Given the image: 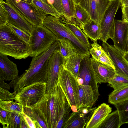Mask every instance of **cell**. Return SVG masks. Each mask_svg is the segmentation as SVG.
<instances>
[{"mask_svg":"<svg viewBox=\"0 0 128 128\" xmlns=\"http://www.w3.org/2000/svg\"><path fill=\"white\" fill-rule=\"evenodd\" d=\"M8 56L0 54V78L5 81H12L18 76V70L16 64Z\"/></svg>","mask_w":128,"mask_h":128,"instance_id":"obj_17","label":"cell"},{"mask_svg":"<svg viewBox=\"0 0 128 128\" xmlns=\"http://www.w3.org/2000/svg\"><path fill=\"white\" fill-rule=\"evenodd\" d=\"M122 7V20L128 22V7Z\"/></svg>","mask_w":128,"mask_h":128,"instance_id":"obj_44","label":"cell"},{"mask_svg":"<svg viewBox=\"0 0 128 128\" xmlns=\"http://www.w3.org/2000/svg\"><path fill=\"white\" fill-rule=\"evenodd\" d=\"M70 30L75 36L85 44L89 50L91 47L88 38L86 35L80 28L77 25L72 22L66 21L62 22Z\"/></svg>","mask_w":128,"mask_h":128,"instance_id":"obj_26","label":"cell"},{"mask_svg":"<svg viewBox=\"0 0 128 128\" xmlns=\"http://www.w3.org/2000/svg\"><path fill=\"white\" fill-rule=\"evenodd\" d=\"M74 18L76 22L75 24L81 29L91 19L86 10L79 4H76Z\"/></svg>","mask_w":128,"mask_h":128,"instance_id":"obj_29","label":"cell"},{"mask_svg":"<svg viewBox=\"0 0 128 128\" xmlns=\"http://www.w3.org/2000/svg\"><path fill=\"white\" fill-rule=\"evenodd\" d=\"M121 4L120 0H111L105 12L100 26V37L99 40L104 42L114 38L115 18Z\"/></svg>","mask_w":128,"mask_h":128,"instance_id":"obj_9","label":"cell"},{"mask_svg":"<svg viewBox=\"0 0 128 128\" xmlns=\"http://www.w3.org/2000/svg\"><path fill=\"white\" fill-rule=\"evenodd\" d=\"M6 25L8 26L13 34L24 42L28 44L30 38V35L11 24L7 23Z\"/></svg>","mask_w":128,"mask_h":128,"instance_id":"obj_36","label":"cell"},{"mask_svg":"<svg viewBox=\"0 0 128 128\" xmlns=\"http://www.w3.org/2000/svg\"><path fill=\"white\" fill-rule=\"evenodd\" d=\"M82 31L87 37L93 42H97L100 37V26L91 19L83 26Z\"/></svg>","mask_w":128,"mask_h":128,"instance_id":"obj_23","label":"cell"},{"mask_svg":"<svg viewBox=\"0 0 128 128\" xmlns=\"http://www.w3.org/2000/svg\"><path fill=\"white\" fill-rule=\"evenodd\" d=\"M76 4H79L81 0H74Z\"/></svg>","mask_w":128,"mask_h":128,"instance_id":"obj_48","label":"cell"},{"mask_svg":"<svg viewBox=\"0 0 128 128\" xmlns=\"http://www.w3.org/2000/svg\"><path fill=\"white\" fill-rule=\"evenodd\" d=\"M6 1L33 26L43 25L47 15L32 3L22 0H6Z\"/></svg>","mask_w":128,"mask_h":128,"instance_id":"obj_8","label":"cell"},{"mask_svg":"<svg viewBox=\"0 0 128 128\" xmlns=\"http://www.w3.org/2000/svg\"><path fill=\"white\" fill-rule=\"evenodd\" d=\"M25 2L30 3H32L33 0H22Z\"/></svg>","mask_w":128,"mask_h":128,"instance_id":"obj_50","label":"cell"},{"mask_svg":"<svg viewBox=\"0 0 128 128\" xmlns=\"http://www.w3.org/2000/svg\"><path fill=\"white\" fill-rule=\"evenodd\" d=\"M120 116L122 125L128 124V100L114 104Z\"/></svg>","mask_w":128,"mask_h":128,"instance_id":"obj_35","label":"cell"},{"mask_svg":"<svg viewBox=\"0 0 128 128\" xmlns=\"http://www.w3.org/2000/svg\"><path fill=\"white\" fill-rule=\"evenodd\" d=\"M58 40L60 43L59 50L65 60L74 55L81 53L69 40L62 38L58 39Z\"/></svg>","mask_w":128,"mask_h":128,"instance_id":"obj_22","label":"cell"},{"mask_svg":"<svg viewBox=\"0 0 128 128\" xmlns=\"http://www.w3.org/2000/svg\"><path fill=\"white\" fill-rule=\"evenodd\" d=\"M124 57L128 62V52H126L124 53Z\"/></svg>","mask_w":128,"mask_h":128,"instance_id":"obj_47","label":"cell"},{"mask_svg":"<svg viewBox=\"0 0 128 128\" xmlns=\"http://www.w3.org/2000/svg\"><path fill=\"white\" fill-rule=\"evenodd\" d=\"M16 95L11 93L9 90L0 88V100L5 101L15 100Z\"/></svg>","mask_w":128,"mask_h":128,"instance_id":"obj_38","label":"cell"},{"mask_svg":"<svg viewBox=\"0 0 128 128\" xmlns=\"http://www.w3.org/2000/svg\"><path fill=\"white\" fill-rule=\"evenodd\" d=\"M102 46L111 60L116 74L128 78V62L124 57V53L107 42H103Z\"/></svg>","mask_w":128,"mask_h":128,"instance_id":"obj_12","label":"cell"},{"mask_svg":"<svg viewBox=\"0 0 128 128\" xmlns=\"http://www.w3.org/2000/svg\"><path fill=\"white\" fill-rule=\"evenodd\" d=\"M128 52V38L127 40V42L126 47V52Z\"/></svg>","mask_w":128,"mask_h":128,"instance_id":"obj_49","label":"cell"},{"mask_svg":"<svg viewBox=\"0 0 128 128\" xmlns=\"http://www.w3.org/2000/svg\"><path fill=\"white\" fill-rule=\"evenodd\" d=\"M14 100L5 101L0 100V108L3 110L9 112H13L22 114L24 111L23 106Z\"/></svg>","mask_w":128,"mask_h":128,"instance_id":"obj_33","label":"cell"},{"mask_svg":"<svg viewBox=\"0 0 128 128\" xmlns=\"http://www.w3.org/2000/svg\"><path fill=\"white\" fill-rule=\"evenodd\" d=\"M47 84L36 82L24 87L18 91L15 101L24 108L32 107L40 101L46 93Z\"/></svg>","mask_w":128,"mask_h":128,"instance_id":"obj_7","label":"cell"},{"mask_svg":"<svg viewBox=\"0 0 128 128\" xmlns=\"http://www.w3.org/2000/svg\"><path fill=\"white\" fill-rule=\"evenodd\" d=\"M4 81V80L0 78V88L8 90H10L11 87L10 84L5 83Z\"/></svg>","mask_w":128,"mask_h":128,"instance_id":"obj_45","label":"cell"},{"mask_svg":"<svg viewBox=\"0 0 128 128\" xmlns=\"http://www.w3.org/2000/svg\"><path fill=\"white\" fill-rule=\"evenodd\" d=\"M79 97L80 108H92L96 102L91 86L79 84Z\"/></svg>","mask_w":128,"mask_h":128,"instance_id":"obj_20","label":"cell"},{"mask_svg":"<svg viewBox=\"0 0 128 128\" xmlns=\"http://www.w3.org/2000/svg\"><path fill=\"white\" fill-rule=\"evenodd\" d=\"M57 40L56 36L43 25L33 26L28 43L30 56L35 57L47 50Z\"/></svg>","mask_w":128,"mask_h":128,"instance_id":"obj_4","label":"cell"},{"mask_svg":"<svg viewBox=\"0 0 128 128\" xmlns=\"http://www.w3.org/2000/svg\"><path fill=\"white\" fill-rule=\"evenodd\" d=\"M111 0H81L79 4L88 12L91 19L100 25Z\"/></svg>","mask_w":128,"mask_h":128,"instance_id":"obj_13","label":"cell"},{"mask_svg":"<svg viewBox=\"0 0 128 128\" xmlns=\"http://www.w3.org/2000/svg\"><path fill=\"white\" fill-rule=\"evenodd\" d=\"M0 54L18 60L31 55L29 44L13 34L7 25L0 27Z\"/></svg>","mask_w":128,"mask_h":128,"instance_id":"obj_3","label":"cell"},{"mask_svg":"<svg viewBox=\"0 0 128 128\" xmlns=\"http://www.w3.org/2000/svg\"><path fill=\"white\" fill-rule=\"evenodd\" d=\"M24 112L32 120L36 128H48L44 118L37 109L33 107L24 108Z\"/></svg>","mask_w":128,"mask_h":128,"instance_id":"obj_25","label":"cell"},{"mask_svg":"<svg viewBox=\"0 0 128 128\" xmlns=\"http://www.w3.org/2000/svg\"><path fill=\"white\" fill-rule=\"evenodd\" d=\"M59 41H56L47 50L33 57L28 69L9 84L15 95L18 91L27 86L36 82L47 83L49 60L54 52L59 49Z\"/></svg>","mask_w":128,"mask_h":128,"instance_id":"obj_1","label":"cell"},{"mask_svg":"<svg viewBox=\"0 0 128 128\" xmlns=\"http://www.w3.org/2000/svg\"><path fill=\"white\" fill-rule=\"evenodd\" d=\"M9 112L3 110L0 108V122L3 128H8V115Z\"/></svg>","mask_w":128,"mask_h":128,"instance_id":"obj_42","label":"cell"},{"mask_svg":"<svg viewBox=\"0 0 128 128\" xmlns=\"http://www.w3.org/2000/svg\"><path fill=\"white\" fill-rule=\"evenodd\" d=\"M112 108L104 103L101 104L93 111L86 128H99L108 114L111 113Z\"/></svg>","mask_w":128,"mask_h":128,"instance_id":"obj_19","label":"cell"},{"mask_svg":"<svg viewBox=\"0 0 128 128\" xmlns=\"http://www.w3.org/2000/svg\"><path fill=\"white\" fill-rule=\"evenodd\" d=\"M32 3L46 15L50 14L58 18L61 16L47 0H33Z\"/></svg>","mask_w":128,"mask_h":128,"instance_id":"obj_27","label":"cell"},{"mask_svg":"<svg viewBox=\"0 0 128 128\" xmlns=\"http://www.w3.org/2000/svg\"><path fill=\"white\" fill-rule=\"evenodd\" d=\"M61 16H63V10L61 0H47Z\"/></svg>","mask_w":128,"mask_h":128,"instance_id":"obj_40","label":"cell"},{"mask_svg":"<svg viewBox=\"0 0 128 128\" xmlns=\"http://www.w3.org/2000/svg\"><path fill=\"white\" fill-rule=\"evenodd\" d=\"M58 84L65 95L72 112L77 111L80 108L78 80L63 67L60 75Z\"/></svg>","mask_w":128,"mask_h":128,"instance_id":"obj_5","label":"cell"},{"mask_svg":"<svg viewBox=\"0 0 128 128\" xmlns=\"http://www.w3.org/2000/svg\"><path fill=\"white\" fill-rule=\"evenodd\" d=\"M63 16L67 21L71 22L74 18L76 4L74 0H61Z\"/></svg>","mask_w":128,"mask_h":128,"instance_id":"obj_31","label":"cell"},{"mask_svg":"<svg viewBox=\"0 0 128 128\" xmlns=\"http://www.w3.org/2000/svg\"><path fill=\"white\" fill-rule=\"evenodd\" d=\"M96 60L102 63L110 66L114 68L115 69L114 66L111 60L105 51Z\"/></svg>","mask_w":128,"mask_h":128,"instance_id":"obj_41","label":"cell"},{"mask_svg":"<svg viewBox=\"0 0 128 128\" xmlns=\"http://www.w3.org/2000/svg\"><path fill=\"white\" fill-rule=\"evenodd\" d=\"M66 99L58 84L51 93L46 94L40 101L32 107L40 112L48 128H55L60 114Z\"/></svg>","mask_w":128,"mask_h":128,"instance_id":"obj_2","label":"cell"},{"mask_svg":"<svg viewBox=\"0 0 128 128\" xmlns=\"http://www.w3.org/2000/svg\"><path fill=\"white\" fill-rule=\"evenodd\" d=\"M72 110L66 99L60 114L55 128H63L64 124L70 117Z\"/></svg>","mask_w":128,"mask_h":128,"instance_id":"obj_32","label":"cell"},{"mask_svg":"<svg viewBox=\"0 0 128 128\" xmlns=\"http://www.w3.org/2000/svg\"><path fill=\"white\" fill-rule=\"evenodd\" d=\"M122 125L116 110L108 115L99 128H120Z\"/></svg>","mask_w":128,"mask_h":128,"instance_id":"obj_28","label":"cell"},{"mask_svg":"<svg viewBox=\"0 0 128 128\" xmlns=\"http://www.w3.org/2000/svg\"><path fill=\"white\" fill-rule=\"evenodd\" d=\"M43 25L54 34L58 40L62 38L68 39L81 53L90 55L89 50L87 47L75 36L59 18L52 16H47L44 21Z\"/></svg>","mask_w":128,"mask_h":128,"instance_id":"obj_6","label":"cell"},{"mask_svg":"<svg viewBox=\"0 0 128 128\" xmlns=\"http://www.w3.org/2000/svg\"><path fill=\"white\" fill-rule=\"evenodd\" d=\"M121 6L128 7V0H120Z\"/></svg>","mask_w":128,"mask_h":128,"instance_id":"obj_46","label":"cell"},{"mask_svg":"<svg viewBox=\"0 0 128 128\" xmlns=\"http://www.w3.org/2000/svg\"><path fill=\"white\" fill-rule=\"evenodd\" d=\"M84 113L81 108L73 112L65 123L63 128H84L89 121L94 111Z\"/></svg>","mask_w":128,"mask_h":128,"instance_id":"obj_18","label":"cell"},{"mask_svg":"<svg viewBox=\"0 0 128 128\" xmlns=\"http://www.w3.org/2000/svg\"><path fill=\"white\" fill-rule=\"evenodd\" d=\"M8 18L7 12L3 4L0 2V27L6 25Z\"/></svg>","mask_w":128,"mask_h":128,"instance_id":"obj_39","label":"cell"},{"mask_svg":"<svg viewBox=\"0 0 128 128\" xmlns=\"http://www.w3.org/2000/svg\"><path fill=\"white\" fill-rule=\"evenodd\" d=\"M91 47L89 50L90 54L92 56V58L96 60L105 52L102 46H100L97 42H93L91 44Z\"/></svg>","mask_w":128,"mask_h":128,"instance_id":"obj_37","label":"cell"},{"mask_svg":"<svg viewBox=\"0 0 128 128\" xmlns=\"http://www.w3.org/2000/svg\"><path fill=\"white\" fill-rule=\"evenodd\" d=\"M128 100V86L121 89L113 91L108 96V102L115 104Z\"/></svg>","mask_w":128,"mask_h":128,"instance_id":"obj_30","label":"cell"},{"mask_svg":"<svg viewBox=\"0 0 128 128\" xmlns=\"http://www.w3.org/2000/svg\"><path fill=\"white\" fill-rule=\"evenodd\" d=\"M108 86L117 90L128 86V78L116 74L112 80L108 83Z\"/></svg>","mask_w":128,"mask_h":128,"instance_id":"obj_34","label":"cell"},{"mask_svg":"<svg viewBox=\"0 0 128 128\" xmlns=\"http://www.w3.org/2000/svg\"><path fill=\"white\" fill-rule=\"evenodd\" d=\"M91 62L98 83H108L116 74L114 69L110 66L98 62L92 58Z\"/></svg>","mask_w":128,"mask_h":128,"instance_id":"obj_16","label":"cell"},{"mask_svg":"<svg viewBox=\"0 0 128 128\" xmlns=\"http://www.w3.org/2000/svg\"><path fill=\"white\" fill-rule=\"evenodd\" d=\"M128 38V22L124 20H115L114 38V46L124 53L126 52Z\"/></svg>","mask_w":128,"mask_h":128,"instance_id":"obj_15","label":"cell"},{"mask_svg":"<svg viewBox=\"0 0 128 128\" xmlns=\"http://www.w3.org/2000/svg\"><path fill=\"white\" fill-rule=\"evenodd\" d=\"M7 12V23L11 24L23 30L30 36L33 26L30 24L11 5L3 0H0Z\"/></svg>","mask_w":128,"mask_h":128,"instance_id":"obj_14","label":"cell"},{"mask_svg":"<svg viewBox=\"0 0 128 128\" xmlns=\"http://www.w3.org/2000/svg\"><path fill=\"white\" fill-rule=\"evenodd\" d=\"M78 78L82 80V84L91 87L96 102L100 96L98 90L99 86L92 65L91 58L90 56H85L82 61Z\"/></svg>","mask_w":128,"mask_h":128,"instance_id":"obj_11","label":"cell"},{"mask_svg":"<svg viewBox=\"0 0 128 128\" xmlns=\"http://www.w3.org/2000/svg\"><path fill=\"white\" fill-rule=\"evenodd\" d=\"M88 56H90L80 53L74 55L65 60L64 67L78 80L82 61L84 57Z\"/></svg>","mask_w":128,"mask_h":128,"instance_id":"obj_21","label":"cell"},{"mask_svg":"<svg viewBox=\"0 0 128 128\" xmlns=\"http://www.w3.org/2000/svg\"><path fill=\"white\" fill-rule=\"evenodd\" d=\"M22 114L29 128H36L34 123L30 116L25 114L24 111L22 113Z\"/></svg>","mask_w":128,"mask_h":128,"instance_id":"obj_43","label":"cell"},{"mask_svg":"<svg viewBox=\"0 0 128 128\" xmlns=\"http://www.w3.org/2000/svg\"><path fill=\"white\" fill-rule=\"evenodd\" d=\"M65 61L59 49L56 50L50 58L48 64L46 94L51 93L58 85L60 75Z\"/></svg>","mask_w":128,"mask_h":128,"instance_id":"obj_10","label":"cell"},{"mask_svg":"<svg viewBox=\"0 0 128 128\" xmlns=\"http://www.w3.org/2000/svg\"><path fill=\"white\" fill-rule=\"evenodd\" d=\"M7 128H29L22 114L9 112L8 115Z\"/></svg>","mask_w":128,"mask_h":128,"instance_id":"obj_24","label":"cell"}]
</instances>
